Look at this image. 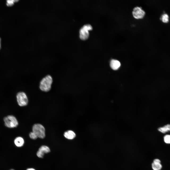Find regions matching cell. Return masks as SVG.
Returning <instances> with one entry per match:
<instances>
[{"label":"cell","instance_id":"cell-16","mask_svg":"<svg viewBox=\"0 0 170 170\" xmlns=\"http://www.w3.org/2000/svg\"><path fill=\"white\" fill-rule=\"evenodd\" d=\"M29 135L30 138L33 140L36 139L38 137L37 135L33 132H30Z\"/></svg>","mask_w":170,"mask_h":170},{"label":"cell","instance_id":"cell-13","mask_svg":"<svg viewBox=\"0 0 170 170\" xmlns=\"http://www.w3.org/2000/svg\"><path fill=\"white\" fill-rule=\"evenodd\" d=\"M160 19L164 23H168L169 21V17L168 15L166 13H164L161 16Z\"/></svg>","mask_w":170,"mask_h":170},{"label":"cell","instance_id":"cell-8","mask_svg":"<svg viewBox=\"0 0 170 170\" xmlns=\"http://www.w3.org/2000/svg\"><path fill=\"white\" fill-rule=\"evenodd\" d=\"M121 64L118 60H112L110 62V66L113 70H116L118 69L120 67Z\"/></svg>","mask_w":170,"mask_h":170},{"label":"cell","instance_id":"cell-19","mask_svg":"<svg viewBox=\"0 0 170 170\" xmlns=\"http://www.w3.org/2000/svg\"><path fill=\"white\" fill-rule=\"evenodd\" d=\"M1 38H0V49H1Z\"/></svg>","mask_w":170,"mask_h":170},{"label":"cell","instance_id":"cell-10","mask_svg":"<svg viewBox=\"0 0 170 170\" xmlns=\"http://www.w3.org/2000/svg\"><path fill=\"white\" fill-rule=\"evenodd\" d=\"M14 142L17 146L18 147H21L23 145L24 143V141L22 137H18L15 139Z\"/></svg>","mask_w":170,"mask_h":170},{"label":"cell","instance_id":"cell-14","mask_svg":"<svg viewBox=\"0 0 170 170\" xmlns=\"http://www.w3.org/2000/svg\"><path fill=\"white\" fill-rule=\"evenodd\" d=\"M164 142L166 144H170V135H166L164 137Z\"/></svg>","mask_w":170,"mask_h":170},{"label":"cell","instance_id":"cell-15","mask_svg":"<svg viewBox=\"0 0 170 170\" xmlns=\"http://www.w3.org/2000/svg\"><path fill=\"white\" fill-rule=\"evenodd\" d=\"M18 0H7L6 5L8 6H12L14 4V2H17Z\"/></svg>","mask_w":170,"mask_h":170},{"label":"cell","instance_id":"cell-20","mask_svg":"<svg viewBox=\"0 0 170 170\" xmlns=\"http://www.w3.org/2000/svg\"><path fill=\"white\" fill-rule=\"evenodd\" d=\"M13 170V169H11V170Z\"/></svg>","mask_w":170,"mask_h":170},{"label":"cell","instance_id":"cell-5","mask_svg":"<svg viewBox=\"0 0 170 170\" xmlns=\"http://www.w3.org/2000/svg\"><path fill=\"white\" fill-rule=\"evenodd\" d=\"M92 29L91 25L87 24L83 26L80 30V37L82 40H85L88 38L89 33L88 31Z\"/></svg>","mask_w":170,"mask_h":170},{"label":"cell","instance_id":"cell-7","mask_svg":"<svg viewBox=\"0 0 170 170\" xmlns=\"http://www.w3.org/2000/svg\"><path fill=\"white\" fill-rule=\"evenodd\" d=\"M50 152V149L48 147L45 145H42L39 148L37 153V155L38 157L42 158L45 153H47Z\"/></svg>","mask_w":170,"mask_h":170},{"label":"cell","instance_id":"cell-1","mask_svg":"<svg viewBox=\"0 0 170 170\" xmlns=\"http://www.w3.org/2000/svg\"><path fill=\"white\" fill-rule=\"evenodd\" d=\"M52 79L51 76L47 75L41 81L39 87L40 89L44 92H48L51 89L52 83Z\"/></svg>","mask_w":170,"mask_h":170},{"label":"cell","instance_id":"cell-2","mask_svg":"<svg viewBox=\"0 0 170 170\" xmlns=\"http://www.w3.org/2000/svg\"><path fill=\"white\" fill-rule=\"evenodd\" d=\"M32 132L38 137L43 139L45 137V129L44 126L39 123L34 124L32 127Z\"/></svg>","mask_w":170,"mask_h":170},{"label":"cell","instance_id":"cell-17","mask_svg":"<svg viewBox=\"0 0 170 170\" xmlns=\"http://www.w3.org/2000/svg\"><path fill=\"white\" fill-rule=\"evenodd\" d=\"M153 162L155 163H161V161L159 159H155L154 160Z\"/></svg>","mask_w":170,"mask_h":170},{"label":"cell","instance_id":"cell-18","mask_svg":"<svg viewBox=\"0 0 170 170\" xmlns=\"http://www.w3.org/2000/svg\"><path fill=\"white\" fill-rule=\"evenodd\" d=\"M27 170H35L33 168H29L27 169Z\"/></svg>","mask_w":170,"mask_h":170},{"label":"cell","instance_id":"cell-3","mask_svg":"<svg viewBox=\"0 0 170 170\" xmlns=\"http://www.w3.org/2000/svg\"><path fill=\"white\" fill-rule=\"evenodd\" d=\"M5 126L9 128L17 127L18 124V121L15 117L12 115H8L4 119Z\"/></svg>","mask_w":170,"mask_h":170},{"label":"cell","instance_id":"cell-4","mask_svg":"<svg viewBox=\"0 0 170 170\" xmlns=\"http://www.w3.org/2000/svg\"><path fill=\"white\" fill-rule=\"evenodd\" d=\"M132 14L134 18L137 19H140L144 17L146 13L141 7L136 6L133 8Z\"/></svg>","mask_w":170,"mask_h":170},{"label":"cell","instance_id":"cell-12","mask_svg":"<svg viewBox=\"0 0 170 170\" xmlns=\"http://www.w3.org/2000/svg\"><path fill=\"white\" fill-rule=\"evenodd\" d=\"M152 167L153 170H161L162 168V166L161 163L153 162Z\"/></svg>","mask_w":170,"mask_h":170},{"label":"cell","instance_id":"cell-9","mask_svg":"<svg viewBox=\"0 0 170 170\" xmlns=\"http://www.w3.org/2000/svg\"><path fill=\"white\" fill-rule=\"evenodd\" d=\"M64 136L67 139L72 140L75 137L76 135L73 131L71 130H69L64 133Z\"/></svg>","mask_w":170,"mask_h":170},{"label":"cell","instance_id":"cell-6","mask_svg":"<svg viewBox=\"0 0 170 170\" xmlns=\"http://www.w3.org/2000/svg\"><path fill=\"white\" fill-rule=\"evenodd\" d=\"M16 97L18 103L20 106H25L27 104L28 100L25 93L23 92H18L17 95Z\"/></svg>","mask_w":170,"mask_h":170},{"label":"cell","instance_id":"cell-11","mask_svg":"<svg viewBox=\"0 0 170 170\" xmlns=\"http://www.w3.org/2000/svg\"><path fill=\"white\" fill-rule=\"evenodd\" d=\"M158 130L163 133L170 131V125L167 124L162 127H160L158 128Z\"/></svg>","mask_w":170,"mask_h":170}]
</instances>
